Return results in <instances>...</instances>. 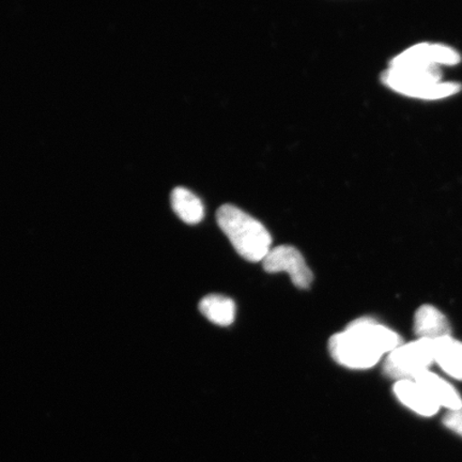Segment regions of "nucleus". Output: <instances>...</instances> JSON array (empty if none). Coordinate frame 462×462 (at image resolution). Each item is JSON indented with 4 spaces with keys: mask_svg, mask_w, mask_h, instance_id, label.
Instances as JSON below:
<instances>
[{
    "mask_svg": "<svg viewBox=\"0 0 462 462\" xmlns=\"http://www.w3.org/2000/svg\"><path fill=\"white\" fill-rule=\"evenodd\" d=\"M402 344L400 335L391 328L372 318H360L352 321L343 332L333 335L328 342V351L340 365L367 369Z\"/></svg>",
    "mask_w": 462,
    "mask_h": 462,
    "instance_id": "nucleus-1",
    "label": "nucleus"
},
{
    "mask_svg": "<svg viewBox=\"0 0 462 462\" xmlns=\"http://www.w3.org/2000/svg\"><path fill=\"white\" fill-rule=\"evenodd\" d=\"M217 224L239 255L248 262H263L271 251L273 236L256 218L234 205L217 210Z\"/></svg>",
    "mask_w": 462,
    "mask_h": 462,
    "instance_id": "nucleus-2",
    "label": "nucleus"
},
{
    "mask_svg": "<svg viewBox=\"0 0 462 462\" xmlns=\"http://www.w3.org/2000/svg\"><path fill=\"white\" fill-rule=\"evenodd\" d=\"M441 70L439 67L430 68H391L381 79L384 85L403 96L421 100H440L461 90V85L453 82H441Z\"/></svg>",
    "mask_w": 462,
    "mask_h": 462,
    "instance_id": "nucleus-3",
    "label": "nucleus"
},
{
    "mask_svg": "<svg viewBox=\"0 0 462 462\" xmlns=\"http://www.w3.org/2000/svg\"><path fill=\"white\" fill-rule=\"evenodd\" d=\"M435 363L433 340L419 338L402 344L386 356L383 371L392 379L414 380Z\"/></svg>",
    "mask_w": 462,
    "mask_h": 462,
    "instance_id": "nucleus-4",
    "label": "nucleus"
},
{
    "mask_svg": "<svg viewBox=\"0 0 462 462\" xmlns=\"http://www.w3.org/2000/svg\"><path fill=\"white\" fill-rule=\"evenodd\" d=\"M263 269L269 273H288L298 288L308 289L313 282V273L306 264L302 254L296 247L280 245L271 248L268 255L263 260Z\"/></svg>",
    "mask_w": 462,
    "mask_h": 462,
    "instance_id": "nucleus-5",
    "label": "nucleus"
},
{
    "mask_svg": "<svg viewBox=\"0 0 462 462\" xmlns=\"http://www.w3.org/2000/svg\"><path fill=\"white\" fill-rule=\"evenodd\" d=\"M394 393L404 406L421 415V417H433L440 410V407L414 380L396 381Z\"/></svg>",
    "mask_w": 462,
    "mask_h": 462,
    "instance_id": "nucleus-6",
    "label": "nucleus"
},
{
    "mask_svg": "<svg viewBox=\"0 0 462 462\" xmlns=\"http://www.w3.org/2000/svg\"><path fill=\"white\" fill-rule=\"evenodd\" d=\"M414 332L419 338L437 340L450 337V328L448 318L432 305H423L414 315Z\"/></svg>",
    "mask_w": 462,
    "mask_h": 462,
    "instance_id": "nucleus-7",
    "label": "nucleus"
},
{
    "mask_svg": "<svg viewBox=\"0 0 462 462\" xmlns=\"http://www.w3.org/2000/svg\"><path fill=\"white\" fill-rule=\"evenodd\" d=\"M414 381L427 392V394L432 398V401L439 407L447 408L448 411L462 409V400L459 393L448 381L439 377L430 369L420 373Z\"/></svg>",
    "mask_w": 462,
    "mask_h": 462,
    "instance_id": "nucleus-8",
    "label": "nucleus"
},
{
    "mask_svg": "<svg viewBox=\"0 0 462 462\" xmlns=\"http://www.w3.org/2000/svg\"><path fill=\"white\" fill-rule=\"evenodd\" d=\"M435 362L442 371L462 381V343L452 337L433 340Z\"/></svg>",
    "mask_w": 462,
    "mask_h": 462,
    "instance_id": "nucleus-9",
    "label": "nucleus"
},
{
    "mask_svg": "<svg viewBox=\"0 0 462 462\" xmlns=\"http://www.w3.org/2000/svg\"><path fill=\"white\" fill-rule=\"evenodd\" d=\"M171 206L177 216L188 224H198L204 218V204L186 188L179 187L172 190Z\"/></svg>",
    "mask_w": 462,
    "mask_h": 462,
    "instance_id": "nucleus-10",
    "label": "nucleus"
},
{
    "mask_svg": "<svg viewBox=\"0 0 462 462\" xmlns=\"http://www.w3.org/2000/svg\"><path fill=\"white\" fill-rule=\"evenodd\" d=\"M199 310L208 320L217 326L227 327L235 321L236 304L233 300L221 294H210L202 299Z\"/></svg>",
    "mask_w": 462,
    "mask_h": 462,
    "instance_id": "nucleus-11",
    "label": "nucleus"
},
{
    "mask_svg": "<svg viewBox=\"0 0 462 462\" xmlns=\"http://www.w3.org/2000/svg\"><path fill=\"white\" fill-rule=\"evenodd\" d=\"M443 424L446 425L449 430L462 437V409L448 411L446 417L443 418Z\"/></svg>",
    "mask_w": 462,
    "mask_h": 462,
    "instance_id": "nucleus-12",
    "label": "nucleus"
}]
</instances>
